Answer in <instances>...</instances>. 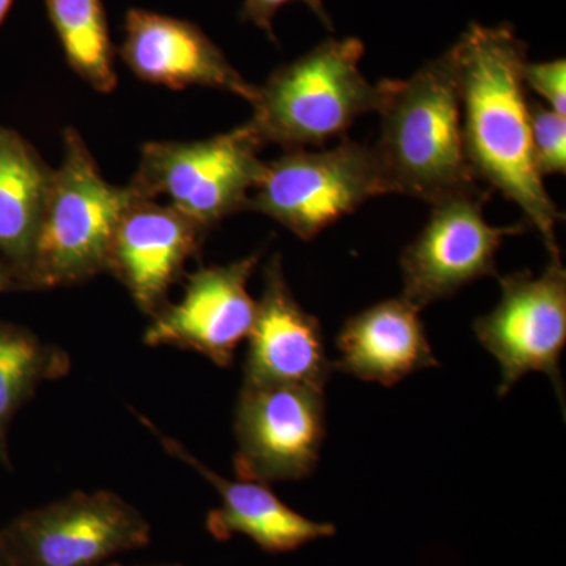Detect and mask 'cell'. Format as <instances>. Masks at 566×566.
<instances>
[{
    "instance_id": "20",
    "label": "cell",
    "mask_w": 566,
    "mask_h": 566,
    "mask_svg": "<svg viewBox=\"0 0 566 566\" xmlns=\"http://www.w3.org/2000/svg\"><path fill=\"white\" fill-rule=\"evenodd\" d=\"M532 150L542 177L566 172V120L538 99L528 98Z\"/></svg>"
},
{
    "instance_id": "21",
    "label": "cell",
    "mask_w": 566,
    "mask_h": 566,
    "mask_svg": "<svg viewBox=\"0 0 566 566\" xmlns=\"http://www.w3.org/2000/svg\"><path fill=\"white\" fill-rule=\"evenodd\" d=\"M524 85L543 99L551 109L566 117V62L554 59L549 62H526L523 73Z\"/></svg>"
},
{
    "instance_id": "5",
    "label": "cell",
    "mask_w": 566,
    "mask_h": 566,
    "mask_svg": "<svg viewBox=\"0 0 566 566\" xmlns=\"http://www.w3.org/2000/svg\"><path fill=\"white\" fill-rule=\"evenodd\" d=\"M387 193L392 191L375 148L345 137L326 150H286L266 163L245 211L266 216L301 240L312 241L368 200Z\"/></svg>"
},
{
    "instance_id": "14",
    "label": "cell",
    "mask_w": 566,
    "mask_h": 566,
    "mask_svg": "<svg viewBox=\"0 0 566 566\" xmlns=\"http://www.w3.org/2000/svg\"><path fill=\"white\" fill-rule=\"evenodd\" d=\"M120 57L140 81L174 91L218 88L249 103L256 95V85L233 69L199 25L155 11L128 10Z\"/></svg>"
},
{
    "instance_id": "15",
    "label": "cell",
    "mask_w": 566,
    "mask_h": 566,
    "mask_svg": "<svg viewBox=\"0 0 566 566\" xmlns=\"http://www.w3.org/2000/svg\"><path fill=\"white\" fill-rule=\"evenodd\" d=\"M140 422L158 436L169 455L196 469L221 495V506L211 510L207 516L208 534L218 542H229L233 535H244L263 553L285 554L337 532L334 524L316 523L294 512L263 483L249 480L230 482L214 474L180 442L159 433L158 428L145 417H140Z\"/></svg>"
},
{
    "instance_id": "2",
    "label": "cell",
    "mask_w": 566,
    "mask_h": 566,
    "mask_svg": "<svg viewBox=\"0 0 566 566\" xmlns=\"http://www.w3.org/2000/svg\"><path fill=\"white\" fill-rule=\"evenodd\" d=\"M378 114L381 136L374 148L392 193L438 205L490 192L480 188L465 156L460 77L450 48L408 80H386Z\"/></svg>"
},
{
    "instance_id": "19",
    "label": "cell",
    "mask_w": 566,
    "mask_h": 566,
    "mask_svg": "<svg viewBox=\"0 0 566 566\" xmlns=\"http://www.w3.org/2000/svg\"><path fill=\"white\" fill-rule=\"evenodd\" d=\"M46 11L70 69L95 91H115V50L103 0H46Z\"/></svg>"
},
{
    "instance_id": "22",
    "label": "cell",
    "mask_w": 566,
    "mask_h": 566,
    "mask_svg": "<svg viewBox=\"0 0 566 566\" xmlns=\"http://www.w3.org/2000/svg\"><path fill=\"white\" fill-rule=\"evenodd\" d=\"M290 2H303L308 7L324 28L334 31V22L324 7L323 0H244L241 9V20L251 22L255 28L262 29L271 40L275 41L273 22L277 11Z\"/></svg>"
},
{
    "instance_id": "6",
    "label": "cell",
    "mask_w": 566,
    "mask_h": 566,
    "mask_svg": "<svg viewBox=\"0 0 566 566\" xmlns=\"http://www.w3.org/2000/svg\"><path fill=\"white\" fill-rule=\"evenodd\" d=\"M262 148L248 123L211 139L150 142L128 188L140 199L166 197L170 207L210 230L248 208L266 166Z\"/></svg>"
},
{
    "instance_id": "7",
    "label": "cell",
    "mask_w": 566,
    "mask_h": 566,
    "mask_svg": "<svg viewBox=\"0 0 566 566\" xmlns=\"http://www.w3.org/2000/svg\"><path fill=\"white\" fill-rule=\"evenodd\" d=\"M10 566H99L150 543L139 510L111 491L73 493L0 531Z\"/></svg>"
},
{
    "instance_id": "1",
    "label": "cell",
    "mask_w": 566,
    "mask_h": 566,
    "mask_svg": "<svg viewBox=\"0 0 566 566\" xmlns=\"http://www.w3.org/2000/svg\"><path fill=\"white\" fill-rule=\"evenodd\" d=\"M450 50L460 77L464 150L472 172L516 203L551 259H560L556 229L564 214L547 192L532 150L523 80L526 43L510 24L472 22Z\"/></svg>"
},
{
    "instance_id": "25",
    "label": "cell",
    "mask_w": 566,
    "mask_h": 566,
    "mask_svg": "<svg viewBox=\"0 0 566 566\" xmlns=\"http://www.w3.org/2000/svg\"><path fill=\"white\" fill-rule=\"evenodd\" d=\"M0 566H10L9 557H7L6 546H3L2 535H0Z\"/></svg>"
},
{
    "instance_id": "24",
    "label": "cell",
    "mask_w": 566,
    "mask_h": 566,
    "mask_svg": "<svg viewBox=\"0 0 566 566\" xmlns=\"http://www.w3.org/2000/svg\"><path fill=\"white\" fill-rule=\"evenodd\" d=\"M14 0H0V24L6 21L7 14L13 7Z\"/></svg>"
},
{
    "instance_id": "13",
    "label": "cell",
    "mask_w": 566,
    "mask_h": 566,
    "mask_svg": "<svg viewBox=\"0 0 566 566\" xmlns=\"http://www.w3.org/2000/svg\"><path fill=\"white\" fill-rule=\"evenodd\" d=\"M248 338L245 385H301L324 390L333 375L322 324L297 303L279 253L264 268L263 294Z\"/></svg>"
},
{
    "instance_id": "8",
    "label": "cell",
    "mask_w": 566,
    "mask_h": 566,
    "mask_svg": "<svg viewBox=\"0 0 566 566\" xmlns=\"http://www.w3.org/2000/svg\"><path fill=\"white\" fill-rule=\"evenodd\" d=\"M499 304L474 323L480 344L501 365L499 397L523 376L542 371L565 406L560 357L566 344V270L562 259H551L539 275L523 271L499 277Z\"/></svg>"
},
{
    "instance_id": "9",
    "label": "cell",
    "mask_w": 566,
    "mask_h": 566,
    "mask_svg": "<svg viewBox=\"0 0 566 566\" xmlns=\"http://www.w3.org/2000/svg\"><path fill=\"white\" fill-rule=\"evenodd\" d=\"M234 436V471L241 480L271 485L305 479L318 465L326 438L324 390L244 382Z\"/></svg>"
},
{
    "instance_id": "10",
    "label": "cell",
    "mask_w": 566,
    "mask_h": 566,
    "mask_svg": "<svg viewBox=\"0 0 566 566\" xmlns=\"http://www.w3.org/2000/svg\"><path fill=\"white\" fill-rule=\"evenodd\" d=\"M488 199L490 192L469 193L433 205L422 232L406 245L400 259L401 296L420 311L497 274L495 255L505 238L526 232V222L491 226L483 214Z\"/></svg>"
},
{
    "instance_id": "26",
    "label": "cell",
    "mask_w": 566,
    "mask_h": 566,
    "mask_svg": "<svg viewBox=\"0 0 566 566\" xmlns=\"http://www.w3.org/2000/svg\"><path fill=\"white\" fill-rule=\"evenodd\" d=\"M107 566H125V565H122V564H111V565H107ZM155 566H182V565H155Z\"/></svg>"
},
{
    "instance_id": "4",
    "label": "cell",
    "mask_w": 566,
    "mask_h": 566,
    "mask_svg": "<svg viewBox=\"0 0 566 566\" xmlns=\"http://www.w3.org/2000/svg\"><path fill=\"white\" fill-rule=\"evenodd\" d=\"M63 159L52 170L28 289H52L107 271L112 241L132 189L104 180L98 164L76 129L63 137Z\"/></svg>"
},
{
    "instance_id": "23",
    "label": "cell",
    "mask_w": 566,
    "mask_h": 566,
    "mask_svg": "<svg viewBox=\"0 0 566 566\" xmlns=\"http://www.w3.org/2000/svg\"><path fill=\"white\" fill-rule=\"evenodd\" d=\"M18 282L14 277L13 271L10 270L9 264L0 259V293L7 292V290L17 289Z\"/></svg>"
},
{
    "instance_id": "16",
    "label": "cell",
    "mask_w": 566,
    "mask_h": 566,
    "mask_svg": "<svg viewBox=\"0 0 566 566\" xmlns=\"http://www.w3.org/2000/svg\"><path fill=\"white\" fill-rule=\"evenodd\" d=\"M334 368L382 386L438 367L420 308L403 296L382 301L346 319L337 337Z\"/></svg>"
},
{
    "instance_id": "18",
    "label": "cell",
    "mask_w": 566,
    "mask_h": 566,
    "mask_svg": "<svg viewBox=\"0 0 566 566\" xmlns=\"http://www.w3.org/2000/svg\"><path fill=\"white\" fill-rule=\"evenodd\" d=\"M69 353L24 327L0 319V461L10 468L7 433L14 415L41 382L69 375Z\"/></svg>"
},
{
    "instance_id": "17",
    "label": "cell",
    "mask_w": 566,
    "mask_h": 566,
    "mask_svg": "<svg viewBox=\"0 0 566 566\" xmlns=\"http://www.w3.org/2000/svg\"><path fill=\"white\" fill-rule=\"evenodd\" d=\"M52 170L31 144L0 125V259L28 289Z\"/></svg>"
},
{
    "instance_id": "11",
    "label": "cell",
    "mask_w": 566,
    "mask_h": 566,
    "mask_svg": "<svg viewBox=\"0 0 566 566\" xmlns=\"http://www.w3.org/2000/svg\"><path fill=\"white\" fill-rule=\"evenodd\" d=\"M259 262L260 253H253L188 275L180 303H167L151 316L145 344L192 349L218 367H230L255 322L256 301L249 294L248 283Z\"/></svg>"
},
{
    "instance_id": "12",
    "label": "cell",
    "mask_w": 566,
    "mask_h": 566,
    "mask_svg": "<svg viewBox=\"0 0 566 566\" xmlns=\"http://www.w3.org/2000/svg\"><path fill=\"white\" fill-rule=\"evenodd\" d=\"M207 232L170 205L134 196L112 241L107 271L145 315H156L169 303L167 294L202 249Z\"/></svg>"
},
{
    "instance_id": "3",
    "label": "cell",
    "mask_w": 566,
    "mask_h": 566,
    "mask_svg": "<svg viewBox=\"0 0 566 566\" xmlns=\"http://www.w3.org/2000/svg\"><path fill=\"white\" fill-rule=\"evenodd\" d=\"M364 54L365 44L356 36L327 39L273 71L256 87L248 122L263 147L319 148L345 139L357 118L378 112L386 80L371 84L364 76Z\"/></svg>"
}]
</instances>
